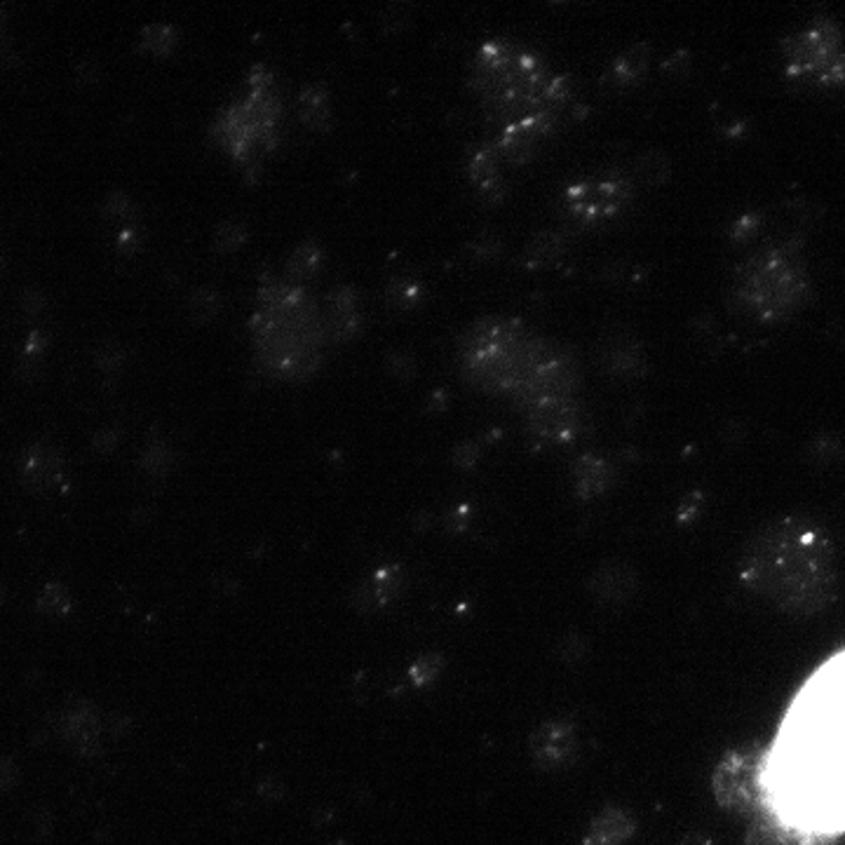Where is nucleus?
Masks as SVG:
<instances>
[{
	"instance_id": "nucleus-1",
	"label": "nucleus",
	"mask_w": 845,
	"mask_h": 845,
	"mask_svg": "<svg viewBox=\"0 0 845 845\" xmlns=\"http://www.w3.org/2000/svg\"><path fill=\"white\" fill-rule=\"evenodd\" d=\"M740 576L749 590L794 615L820 613L836 594L827 533L803 517H782L763 526L742 552Z\"/></svg>"
},
{
	"instance_id": "nucleus-2",
	"label": "nucleus",
	"mask_w": 845,
	"mask_h": 845,
	"mask_svg": "<svg viewBox=\"0 0 845 845\" xmlns=\"http://www.w3.org/2000/svg\"><path fill=\"white\" fill-rule=\"evenodd\" d=\"M479 87L496 111L503 132L500 151L512 160L529 158L536 141L554 130L569 90L533 54L505 45L484 47L479 57Z\"/></svg>"
},
{
	"instance_id": "nucleus-3",
	"label": "nucleus",
	"mask_w": 845,
	"mask_h": 845,
	"mask_svg": "<svg viewBox=\"0 0 845 845\" xmlns=\"http://www.w3.org/2000/svg\"><path fill=\"white\" fill-rule=\"evenodd\" d=\"M806 280L784 249H763L735 273V296L756 320H780L801 306Z\"/></svg>"
},
{
	"instance_id": "nucleus-4",
	"label": "nucleus",
	"mask_w": 845,
	"mask_h": 845,
	"mask_svg": "<svg viewBox=\"0 0 845 845\" xmlns=\"http://www.w3.org/2000/svg\"><path fill=\"white\" fill-rule=\"evenodd\" d=\"M716 801L733 813H759L766 801V777L754 754H728L714 770Z\"/></svg>"
},
{
	"instance_id": "nucleus-5",
	"label": "nucleus",
	"mask_w": 845,
	"mask_h": 845,
	"mask_svg": "<svg viewBox=\"0 0 845 845\" xmlns=\"http://www.w3.org/2000/svg\"><path fill=\"white\" fill-rule=\"evenodd\" d=\"M627 198H630V184L613 174V177L583 181V184L573 186L566 195V202L578 219H608V216L623 212Z\"/></svg>"
},
{
	"instance_id": "nucleus-6",
	"label": "nucleus",
	"mask_w": 845,
	"mask_h": 845,
	"mask_svg": "<svg viewBox=\"0 0 845 845\" xmlns=\"http://www.w3.org/2000/svg\"><path fill=\"white\" fill-rule=\"evenodd\" d=\"M745 845H829L817 831L784 820L780 815L759 813L749 824Z\"/></svg>"
},
{
	"instance_id": "nucleus-7",
	"label": "nucleus",
	"mask_w": 845,
	"mask_h": 845,
	"mask_svg": "<svg viewBox=\"0 0 845 845\" xmlns=\"http://www.w3.org/2000/svg\"><path fill=\"white\" fill-rule=\"evenodd\" d=\"M529 409L533 430L545 439H569L578 435L580 425H583V411L573 397L545 400Z\"/></svg>"
},
{
	"instance_id": "nucleus-8",
	"label": "nucleus",
	"mask_w": 845,
	"mask_h": 845,
	"mask_svg": "<svg viewBox=\"0 0 845 845\" xmlns=\"http://www.w3.org/2000/svg\"><path fill=\"white\" fill-rule=\"evenodd\" d=\"M533 752H536L540 766L557 768L576 752V735L564 723H547L545 728L538 730L536 740H533Z\"/></svg>"
},
{
	"instance_id": "nucleus-9",
	"label": "nucleus",
	"mask_w": 845,
	"mask_h": 845,
	"mask_svg": "<svg viewBox=\"0 0 845 845\" xmlns=\"http://www.w3.org/2000/svg\"><path fill=\"white\" fill-rule=\"evenodd\" d=\"M634 834V817L623 808H604L594 817L585 845H623Z\"/></svg>"
},
{
	"instance_id": "nucleus-10",
	"label": "nucleus",
	"mask_w": 845,
	"mask_h": 845,
	"mask_svg": "<svg viewBox=\"0 0 845 845\" xmlns=\"http://www.w3.org/2000/svg\"><path fill=\"white\" fill-rule=\"evenodd\" d=\"M604 367L611 374L637 376L646 371V360L632 338H613L611 346L604 348Z\"/></svg>"
},
{
	"instance_id": "nucleus-11",
	"label": "nucleus",
	"mask_w": 845,
	"mask_h": 845,
	"mask_svg": "<svg viewBox=\"0 0 845 845\" xmlns=\"http://www.w3.org/2000/svg\"><path fill=\"white\" fill-rule=\"evenodd\" d=\"M608 484H611V468L606 461L585 456L576 463V489L583 498L599 496Z\"/></svg>"
},
{
	"instance_id": "nucleus-12",
	"label": "nucleus",
	"mask_w": 845,
	"mask_h": 845,
	"mask_svg": "<svg viewBox=\"0 0 845 845\" xmlns=\"http://www.w3.org/2000/svg\"><path fill=\"white\" fill-rule=\"evenodd\" d=\"M299 108L303 123L324 130L329 120V106H327V90L320 85H306L299 97Z\"/></svg>"
},
{
	"instance_id": "nucleus-13",
	"label": "nucleus",
	"mask_w": 845,
	"mask_h": 845,
	"mask_svg": "<svg viewBox=\"0 0 845 845\" xmlns=\"http://www.w3.org/2000/svg\"><path fill=\"white\" fill-rule=\"evenodd\" d=\"M219 310H221V296L219 292H214L212 287H198L191 294V299H188V317H191V322L198 324V327L212 322Z\"/></svg>"
},
{
	"instance_id": "nucleus-14",
	"label": "nucleus",
	"mask_w": 845,
	"mask_h": 845,
	"mask_svg": "<svg viewBox=\"0 0 845 845\" xmlns=\"http://www.w3.org/2000/svg\"><path fill=\"white\" fill-rule=\"evenodd\" d=\"M322 261V252L320 247L315 245V242H303V245L296 247V252L292 254V259H289V277L296 282L301 280H308V277L315 275L317 266H320Z\"/></svg>"
},
{
	"instance_id": "nucleus-15",
	"label": "nucleus",
	"mask_w": 845,
	"mask_h": 845,
	"mask_svg": "<svg viewBox=\"0 0 845 845\" xmlns=\"http://www.w3.org/2000/svg\"><path fill=\"white\" fill-rule=\"evenodd\" d=\"M177 45V31L172 26H146L141 31V50L153 57H165Z\"/></svg>"
},
{
	"instance_id": "nucleus-16",
	"label": "nucleus",
	"mask_w": 845,
	"mask_h": 845,
	"mask_svg": "<svg viewBox=\"0 0 845 845\" xmlns=\"http://www.w3.org/2000/svg\"><path fill=\"white\" fill-rule=\"evenodd\" d=\"M247 242V228L240 221H223L214 233V247L219 254H233Z\"/></svg>"
},
{
	"instance_id": "nucleus-17",
	"label": "nucleus",
	"mask_w": 845,
	"mask_h": 845,
	"mask_svg": "<svg viewBox=\"0 0 845 845\" xmlns=\"http://www.w3.org/2000/svg\"><path fill=\"white\" fill-rule=\"evenodd\" d=\"M559 254L561 245L557 238H552V235H538L529 245V249H526V261H529V266H547V263H552Z\"/></svg>"
},
{
	"instance_id": "nucleus-18",
	"label": "nucleus",
	"mask_w": 845,
	"mask_h": 845,
	"mask_svg": "<svg viewBox=\"0 0 845 845\" xmlns=\"http://www.w3.org/2000/svg\"><path fill=\"white\" fill-rule=\"evenodd\" d=\"M644 66H646V50L644 47H632L630 52L623 54V57L615 62L613 71H615V76L620 78V83H627L630 76L632 78L639 76V73L644 71Z\"/></svg>"
},
{
	"instance_id": "nucleus-19",
	"label": "nucleus",
	"mask_w": 845,
	"mask_h": 845,
	"mask_svg": "<svg viewBox=\"0 0 845 845\" xmlns=\"http://www.w3.org/2000/svg\"><path fill=\"white\" fill-rule=\"evenodd\" d=\"M385 369L395 378H400V381H409L416 374V360L407 350H390L385 355Z\"/></svg>"
},
{
	"instance_id": "nucleus-20",
	"label": "nucleus",
	"mask_w": 845,
	"mask_h": 845,
	"mask_svg": "<svg viewBox=\"0 0 845 845\" xmlns=\"http://www.w3.org/2000/svg\"><path fill=\"white\" fill-rule=\"evenodd\" d=\"M123 360H125V353L116 341L101 343L99 350H97V364L104 371L120 369V367H123Z\"/></svg>"
},
{
	"instance_id": "nucleus-21",
	"label": "nucleus",
	"mask_w": 845,
	"mask_h": 845,
	"mask_svg": "<svg viewBox=\"0 0 845 845\" xmlns=\"http://www.w3.org/2000/svg\"><path fill=\"white\" fill-rule=\"evenodd\" d=\"M407 19H409V8H388L383 12V31H388V33L404 31Z\"/></svg>"
},
{
	"instance_id": "nucleus-22",
	"label": "nucleus",
	"mask_w": 845,
	"mask_h": 845,
	"mask_svg": "<svg viewBox=\"0 0 845 845\" xmlns=\"http://www.w3.org/2000/svg\"><path fill=\"white\" fill-rule=\"evenodd\" d=\"M127 209H130V200H127L125 193H111L104 200V212L108 219H118V216H125Z\"/></svg>"
},
{
	"instance_id": "nucleus-23",
	"label": "nucleus",
	"mask_w": 845,
	"mask_h": 845,
	"mask_svg": "<svg viewBox=\"0 0 845 845\" xmlns=\"http://www.w3.org/2000/svg\"><path fill=\"white\" fill-rule=\"evenodd\" d=\"M22 303H24L26 315H38L40 310L45 308V296H43V292H38V289H31V292L24 294Z\"/></svg>"
},
{
	"instance_id": "nucleus-24",
	"label": "nucleus",
	"mask_w": 845,
	"mask_h": 845,
	"mask_svg": "<svg viewBox=\"0 0 845 845\" xmlns=\"http://www.w3.org/2000/svg\"><path fill=\"white\" fill-rule=\"evenodd\" d=\"M99 76H101V71H99V66L97 64H92V62H85V64H80L78 69H76V78H78V83L80 85H94L99 80Z\"/></svg>"
}]
</instances>
